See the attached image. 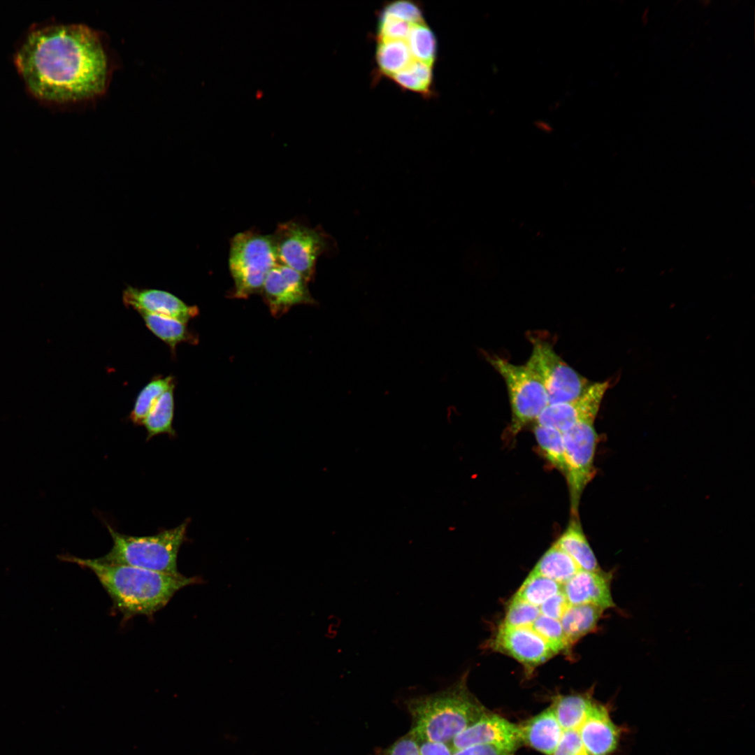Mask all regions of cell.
I'll list each match as a JSON object with an SVG mask.
<instances>
[{"label":"cell","instance_id":"cell-12","mask_svg":"<svg viewBox=\"0 0 755 755\" xmlns=\"http://www.w3.org/2000/svg\"><path fill=\"white\" fill-rule=\"evenodd\" d=\"M450 744L454 751L472 745H487L513 755L523 742L519 726L488 711Z\"/></svg>","mask_w":755,"mask_h":755},{"label":"cell","instance_id":"cell-23","mask_svg":"<svg viewBox=\"0 0 755 755\" xmlns=\"http://www.w3.org/2000/svg\"><path fill=\"white\" fill-rule=\"evenodd\" d=\"M175 387V384L171 386L159 397L143 420L142 425L147 431V440L161 433L175 436L176 433L173 427Z\"/></svg>","mask_w":755,"mask_h":755},{"label":"cell","instance_id":"cell-33","mask_svg":"<svg viewBox=\"0 0 755 755\" xmlns=\"http://www.w3.org/2000/svg\"><path fill=\"white\" fill-rule=\"evenodd\" d=\"M453 755H510L496 747L487 745L469 746L454 752Z\"/></svg>","mask_w":755,"mask_h":755},{"label":"cell","instance_id":"cell-24","mask_svg":"<svg viewBox=\"0 0 755 755\" xmlns=\"http://www.w3.org/2000/svg\"><path fill=\"white\" fill-rule=\"evenodd\" d=\"M175 384L173 376L156 375L138 394L129 419L136 425H142L145 418L159 397Z\"/></svg>","mask_w":755,"mask_h":755},{"label":"cell","instance_id":"cell-1","mask_svg":"<svg viewBox=\"0 0 755 755\" xmlns=\"http://www.w3.org/2000/svg\"><path fill=\"white\" fill-rule=\"evenodd\" d=\"M19 73L37 98L79 101L104 89L107 61L98 36L80 24L33 30L15 55Z\"/></svg>","mask_w":755,"mask_h":755},{"label":"cell","instance_id":"cell-7","mask_svg":"<svg viewBox=\"0 0 755 755\" xmlns=\"http://www.w3.org/2000/svg\"><path fill=\"white\" fill-rule=\"evenodd\" d=\"M529 340L532 350L525 365L542 384L549 404L572 400L591 384L557 354L548 340L534 336Z\"/></svg>","mask_w":755,"mask_h":755},{"label":"cell","instance_id":"cell-2","mask_svg":"<svg viewBox=\"0 0 755 755\" xmlns=\"http://www.w3.org/2000/svg\"><path fill=\"white\" fill-rule=\"evenodd\" d=\"M57 557L62 561L73 563L91 570L124 620L138 615L151 617L164 607L178 591L202 582L199 577L108 564L97 559H82L70 554Z\"/></svg>","mask_w":755,"mask_h":755},{"label":"cell","instance_id":"cell-17","mask_svg":"<svg viewBox=\"0 0 755 755\" xmlns=\"http://www.w3.org/2000/svg\"><path fill=\"white\" fill-rule=\"evenodd\" d=\"M519 726L523 744L546 755L553 753L563 731L551 707Z\"/></svg>","mask_w":755,"mask_h":755},{"label":"cell","instance_id":"cell-30","mask_svg":"<svg viewBox=\"0 0 755 755\" xmlns=\"http://www.w3.org/2000/svg\"><path fill=\"white\" fill-rule=\"evenodd\" d=\"M379 755H419V741L412 733L409 732Z\"/></svg>","mask_w":755,"mask_h":755},{"label":"cell","instance_id":"cell-31","mask_svg":"<svg viewBox=\"0 0 755 755\" xmlns=\"http://www.w3.org/2000/svg\"><path fill=\"white\" fill-rule=\"evenodd\" d=\"M568 605L561 591L547 599L538 607L540 614L559 620Z\"/></svg>","mask_w":755,"mask_h":755},{"label":"cell","instance_id":"cell-16","mask_svg":"<svg viewBox=\"0 0 755 755\" xmlns=\"http://www.w3.org/2000/svg\"><path fill=\"white\" fill-rule=\"evenodd\" d=\"M590 755H610L617 748L621 729L612 721L608 710L594 703L577 729Z\"/></svg>","mask_w":755,"mask_h":755},{"label":"cell","instance_id":"cell-9","mask_svg":"<svg viewBox=\"0 0 755 755\" xmlns=\"http://www.w3.org/2000/svg\"><path fill=\"white\" fill-rule=\"evenodd\" d=\"M572 515L577 517L582 494L595 475L594 465L598 441L594 422L578 424L563 433Z\"/></svg>","mask_w":755,"mask_h":755},{"label":"cell","instance_id":"cell-27","mask_svg":"<svg viewBox=\"0 0 755 755\" xmlns=\"http://www.w3.org/2000/svg\"><path fill=\"white\" fill-rule=\"evenodd\" d=\"M531 628L549 645L556 654L568 649L560 620L540 614Z\"/></svg>","mask_w":755,"mask_h":755},{"label":"cell","instance_id":"cell-6","mask_svg":"<svg viewBox=\"0 0 755 755\" xmlns=\"http://www.w3.org/2000/svg\"><path fill=\"white\" fill-rule=\"evenodd\" d=\"M484 357L505 382L511 408L510 431L516 435L524 426L536 421L549 405L545 389L526 365H516L487 353Z\"/></svg>","mask_w":755,"mask_h":755},{"label":"cell","instance_id":"cell-29","mask_svg":"<svg viewBox=\"0 0 755 755\" xmlns=\"http://www.w3.org/2000/svg\"><path fill=\"white\" fill-rule=\"evenodd\" d=\"M551 755H590L586 749L577 730L563 731L559 742Z\"/></svg>","mask_w":755,"mask_h":755},{"label":"cell","instance_id":"cell-10","mask_svg":"<svg viewBox=\"0 0 755 755\" xmlns=\"http://www.w3.org/2000/svg\"><path fill=\"white\" fill-rule=\"evenodd\" d=\"M608 387L607 381L591 383L579 396L547 405L535 422L561 433L582 422H594Z\"/></svg>","mask_w":755,"mask_h":755},{"label":"cell","instance_id":"cell-26","mask_svg":"<svg viewBox=\"0 0 755 755\" xmlns=\"http://www.w3.org/2000/svg\"><path fill=\"white\" fill-rule=\"evenodd\" d=\"M562 591V585L543 576L529 573L515 598L539 607Z\"/></svg>","mask_w":755,"mask_h":755},{"label":"cell","instance_id":"cell-14","mask_svg":"<svg viewBox=\"0 0 755 755\" xmlns=\"http://www.w3.org/2000/svg\"><path fill=\"white\" fill-rule=\"evenodd\" d=\"M126 307L139 312H146L171 317L185 323L199 312L196 305H189L167 291L157 289L137 288L127 286L122 293Z\"/></svg>","mask_w":755,"mask_h":755},{"label":"cell","instance_id":"cell-22","mask_svg":"<svg viewBox=\"0 0 755 755\" xmlns=\"http://www.w3.org/2000/svg\"><path fill=\"white\" fill-rule=\"evenodd\" d=\"M594 701L587 694L558 696L550 706L563 731L577 730Z\"/></svg>","mask_w":755,"mask_h":755},{"label":"cell","instance_id":"cell-25","mask_svg":"<svg viewBox=\"0 0 755 755\" xmlns=\"http://www.w3.org/2000/svg\"><path fill=\"white\" fill-rule=\"evenodd\" d=\"M534 434L538 444L548 461L566 475V463L563 433L546 426L536 424Z\"/></svg>","mask_w":755,"mask_h":755},{"label":"cell","instance_id":"cell-5","mask_svg":"<svg viewBox=\"0 0 755 755\" xmlns=\"http://www.w3.org/2000/svg\"><path fill=\"white\" fill-rule=\"evenodd\" d=\"M278 262L272 235L251 231L236 233L230 241L229 256L233 296L246 299L261 293L267 274Z\"/></svg>","mask_w":755,"mask_h":755},{"label":"cell","instance_id":"cell-21","mask_svg":"<svg viewBox=\"0 0 755 755\" xmlns=\"http://www.w3.org/2000/svg\"><path fill=\"white\" fill-rule=\"evenodd\" d=\"M580 570L573 559L554 543L541 556L531 573L563 585Z\"/></svg>","mask_w":755,"mask_h":755},{"label":"cell","instance_id":"cell-13","mask_svg":"<svg viewBox=\"0 0 755 755\" xmlns=\"http://www.w3.org/2000/svg\"><path fill=\"white\" fill-rule=\"evenodd\" d=\"M490 644L491 648L512 656L529 670L556 654L531 627L501 625Z\"/></svg>","mask_w":755,"mask_h":755},{"label":"cell","instance_id":"cell-28","mask_svg":"<svg viewBox=\"0 0 755 755\" xmlns=\"http://www.w3.org/2000/svg\"><path fill=\"white\" fill-rule=\"evenodd\" d=\"M540 614L538 607L513 597L507 607L501 625L508 627H531Z\"/></svg>","mask_w":755,"mask_h":755},{"label":"cell","instance_id":"cell-32","mask_svg":"<svg viewBox=\"0 0 755 755\" xmlns=\"http://www.w3.org/2000/svg\"><path fill=\"white\" fill-rule=\"evenodd\" d=\"M454 752L450 743L419 741V755H453Z\"/></svg>","mask_w":755,"mask_h":755},{"label":"cell","instance_id":"cell-8","mask_svg":"<svg viewBox=\"0 0 755 755\" xmlns=\"http://www.w3.org/2000/svg\"><path fill=\"white\" fill-rule=\"evenodd\" d=\"M278 261L302 275L309 281L317 258L329 247L322 231L289 221L280 224L272 235Z\"/></svg>","mask_w":755,"mask_h":755},{"label":"cell","instance_id":"cell-18","mask_svg":"<svg viewBox=\"0 0 755 755\" xmlns=\"http://www.w3.org/2000/svg\"><path fill=\"white\" fill-rule=\"evenodd\" d=\"M603 611L601 607L592 604L568 606L559 619L568 648L596 629Z\"/></svg>","mask_w":755,"mask_h":755},{"label":"cell","instance_id":"cell-3","mask_svg":"<svg viewBox=\"0 0 755 755\" xmlns=\"http://www.w3.org/2000/svg\"><path fill=\"white\" fill-rule=\"evenodd\" d=\"M467 673L448 687L408 700L412 721L410 732L418 741L450 743L488 712L469 691Z\"/></svg>","mask_w":755,"mask_h":755},{"label":"cell","instance_id":"cell-11","mask_svg":"<svg viewBox=\"0 0 755 755\" xmlns=\"http://www.w3.org/2000/svg\"><path fill=\"white\" fill-rule=\"evenodd\" d=\"M308 282L295 270L278 262L267 274L261 291L271 313L279 317L294 305L314 304Z\"/></svg>","mask_w":755,"mask_h":755},{"label":"cell","instance_id":"cell-4","mask_svg":"<svg viewBox=\"0 0 755 755\" xmlns=\"http://www.w3.org/2000/svg\"><path fill=\"white\" fill-rule=\"evenodd\" d=\"M190 519L179 526L148 536L120 533L106 524L113 539L106 554L97 559L113 565L131 566L160 573L178 575V554L187 538Z\"/></svg>","mask_w":755,"mask_h":755},{"label":"cell","instance_id":"cell-20","mask_svg":"<svg viewBox=\"0 0 755 755\" xmlns=\"http://www.w3.org/2000/svg\"><path fill=\"white\" fill-rule=\"evenodd\" d=\"M147 328L164 342L175 356L178 344L188 343L195 345L199 339L188 328L187 323L159 315L139 312Z\"/></svg>","mask_w":755,"mask_h":755},{"label":"cell","instance_id":"cell-19","mask_svg":"<svg viewBox=\"0 0 755 755\" xmlns=\"http://www.w3.org/2000/svg\"><path fill=\"white\" fill-rule=\"evenodd\" d=\"M575 562L580 570L599 571L601 568L576 518L555 542Z\"/></svg>","mask_w":755,"mask_h":755},{"label":"cell","instance_id":"cell-15","mask_svg":"<svg viewBox=\"0 0 755 755\" xmlns=\"http://www.w3.org/2000/svg\"><path fill=\"white\" fill-rule=\"evenodd\" d=\"M612 575L602 570H580L562 585V592L569 605L592 604L607 610L614 607L611 589Z\"/></svg>","mask_w":755,"mask_h":755}]
</instances>
